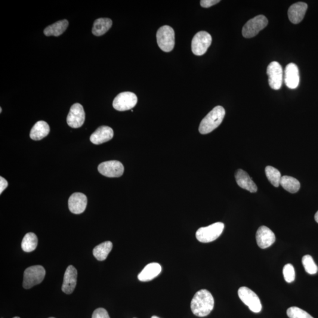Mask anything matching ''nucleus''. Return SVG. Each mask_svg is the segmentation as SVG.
<instances>
[{"instance_id": "10", "label": "nucleus", "mask_w": 318, "mask_h": 318, "mask_svg": "<svg viewBox=\"0 0 318 318\" xmlns=\"http://www.w3.org/2000/svg\"><path fill=\"white\" fill-rule=\"evenodd\" d=\"M267 75L270 87L276 91L280 89L283 80V69L281 65L276 61L271 63L268 67Z\"/></svg>"}, {"instance_id": "4", "label": "nucleus", "mask_w": 318, "mask_h": 318, "mask_svg": "<svg viewBox=\"0 0 318 318\" xmlns=\"http://www.w3.org/2000/svg\"><path fill=\"white\" fill-rule=\"evenodd\" d=\"M157 42L159 47L163 51L170 52L174 48L175 34L174 30L169 26H163L157 31Z\"/></svg>"}, {"instance_id": "14", "label": "nucleus", "mask_w": 318, "mask_h": 318, "mask_svg": "<svg viewBox=\"0 0 318 318\" xmlns=\"http://www.w3.org/2000/svg\"><path fill=\"white\" fill-rule=\"evenodd\" d=\"M88 205V198L85 194L75 193L69 199V208L74 214H81L84 212Z\"/></svg>"}, {"instance_id": "24", "label": "nucleus", "mask_w": 318, "mask_h": 318, "mask_svg": "<svg viewBox=\"0 0 318 318\" xmlns=\"http://www.w3.org/2000/svg\"><path fill=\"white\" fill-rule=\"evenodd\" d=\"M112 248L113 243L110 241H106L95 246L92 253L98 261H104L112 251Z\"/></svg>"}, {"instance_id": "29", "label": "nucleus", "mask_w": 318, "mask_h": 318, "mask_svg": "<svg viewBox=\"0 0 318 318\" xmlns=\"http://www.w3.org/2000/svg\"><path fill=\"white\" fill-rule=\"evenodd\" d=\"M287 315L289 318H314L302 309L293 307L287 310Z\"/></svg>"}, {"instance_id": "25", "label": "nucleus", "mask_w": 318, "mask_h": 318, "mask_svg": "<svg viewBox=\"0 0 318 318\" xmlns=\"http://www.w3.org/2000/svg\"><path fill=\"white\" fill-rule=\"evenodd\" d=\"M280 184L283 189L291 193L298 192L301 187V184L297 179L288 176H283L281 178Z\"/></svg>"}, {"instance_id": "18", "label": "nucleus", "mask_w": 318, "mask_h": 318, "mask_svg": "<svg viewBox=\"0 0 318 318\" xmlns=\"http://www.w3.org/2000/svg\"><path fill=\"white\" fill-rule=\"evenodd\" d=\"M307 9L308 5L303 2H299L292 5L288 10L290 21L293 24L301 23L304 19Z\"/></svg>"}, {"instance_id": "8", "label": "nucleus", "mask_w": 318, "mask_h": 318, "mask_svg": "<svg viewBox=\"0 0 318 318\" xmlns=\"http://www.w3.org/2000/svg\"><path fill=\"white\" fill-rule=\"evenodd\" d=\"M212 41V36L208 32L201 31L197 33L191 42V50L193 53L199 56L206 53L211 45Z\"/></svg>"}, {"instance_id": "23", "label": "nucleus", "mask_w": 318, "mask_h": 318, "mask_svg": "<svg viewBox=\"0 0 318 318\" xmlns=\"http://www.w3.org/2000/svg\"><path fill=\"white\" fill-rule=\"evenodd\" d=\"M69 26V21L63 20L57 21L56 23L48 26L44 30L46 36L58 37L62 35Z\"/></svg>"}, {"instance_id": "7", "label": "nucleus", "mask_w": 318, "mask_h": 318, "mask_svg": "<svg viewBox=\"0 0 318 318\" xmlns=\"http://www.w3.org/2000/svg\"><path fill=\"white\" fill-rule=\"evenodd\" d=\"M239 297L249 310L255 313H259L262 310V306L258 296L247 287L243 286L238 290Z\"/></svg>"}, {"instance_id": "1", "label": "nucleus", "mask_w": 318, "mask_h": 318, "mask_svg": "<svg viewBox=\"0 0 318 318\" xmlns=\"http://www.w3.org/2000/svg\"><path fill=\"white\" fill-rule=\"evenodd\" d=\"M214 298L211 293L206 289L200 290L191 301V310L197 317L208 316L214 308Z\"/></svg>"}, {"instance_id": "11", "label": "nucleus", "mask_w": 318, "mask_h": 318, "mask_svg": "<svg viewBox=\"0 0 318 318\" xmlns=\"http://www.w3.org/2000/svg\"><path fill=\"white\" fill-rule=\"evenodd\" d=\"M124 166L117 160H111L100 163L98 166L100 174L108 178H119L124 173Z\"/></svg>"}, {"instance_id": "34", "label": "nucleus", "mask_w": 318, "mask_h": 318, "mask_svg": "<svg viewBox=\"0 0 318 318\" xmlns=\"http://www.w3.org/2000/svg\"><path fill=\"white\" fill-rule=\"evenodd\" d=\"M315 219H316V221L318 224V211L316 213V215H315Z\"/></svg>"}, {"instance_id": "12", "label": "nucleus", "mask_w": 318, "mask_h": 318, "mask_svg": "<svg viewBox=\"0 0 318 318\" xmlns=\"http://www.w3.org/2000/svg\"><path fill=\"white\" fill-rule=\"evenodd\" d=\"M85 120V112L83 107L79 103L73 104L67 117L68 125L72 128H79L84 124Z\"/></svg>"}, {"instance_id": "35", "label": "nucleus", "mask_w": 318, "mask_h": 318, "mask_svg": "<svg viewBox=\"0 0 318 318\" xmlns=\"http://www.w3.org/2000/svg\"><path fill=\"white\" fill-rule=\"evenodd\" d=\"M159 318L158 317H156V316H153V317H152V318Z\"/></svg>"}, {"instance_id": "5", "label": "nucleus", "mask_w": 318, "mask_h": 318, "mask_svg": "<svg viewBox=\"0 0 318 318\" xmlns=\"http://www.w3.org/2000/svg\"><path fill=\"white\" fill-rule=\"evenodd\" d=\"M45 275V270L41 265H36L26 269L24 273L23 285L28 289L42 282Z\"/></svg>"}, {"instance_id": "9", "label": "nucleus", "mask_w": 318, "mask_h": 318, "mask_svg": "<svg viewBox=\"0 0 318 318\" xmlns=\"http://www.w3.org/2000/svg\"><path fill=\"white\" fill-rule=\"evenodd\" d=\"M137 103V97L134 92H123L117 95L113 102L114 109L120 112L131 110Z\"/></svg>"}, {"instance_id": "20", "label": "nucleus", "mask_w": 318, "mask_h": 318, "mask_svg": "<svg viewBox=\"0 0 318 318\" xmlns=\"http://www.w3.org/2000/svg\"><path fill=\"white\" fill-rule=\"evenodd\" d=\"M162 267L158 263H151L146 265L143 271L138 274V279L141 282L150 281L161 273Z\"/></svg>"}, {"instance_id": "6", "label": "nucleus", "mask_w": 318, "mask_h": 318, "mask_svg": "<svg viewBox=\"0 0 318 318\" xmlns=\"http://www.w3.org/2000/svg\"><path fill=\"white\" fill-rule=\"evenodd\" d=\"M268 24V20L266 17L263 15H258L249 20L243 26V36L247 39L254 38L266 27Z\"/></svg>"}, {"instance_id": "19", "label": "nucleus", "mask_w": 318, "mask_h": 318, "mask_svg": "<svg viewBox=\"0 0 318 318\" xmlns=\"http://www.w3.org/2000/svg\"><path fill=\"white\" fill-rule=\"evenodd\" d=\"M235 178L237 184L242 189L248 190L251 193H255L257 191V186L245 171L242 169L237 170Z\"/></svg>"}, {"instance_id": "32", "label": "nucleus", "mask_w": 318, "mask_h": 318, "mask_svg": "<svg viewBox=\"0 0 318 318\" xmlns=\"http://www.w3.org/2000/svg\"><path fill=\"white\" fill-rule=\"evenodd\" d=\"M220 2L219 0H202L200 1V5L203 8H209L218 4Z\"/></svg>"}, {"instance_id": "21", "label": "nucleus", "mask_w": 318, "mask_h": 318, "mask_svg": "<svg viewBox=\"0 0 318 318\" xmlns=\"http://www.w3.org/2000/svg\"><path fill=\"white\" fill-rule=\"evenodd\" d=\"M50 126L45 121H39L31 130L30 136L33 140H40L50 133Z\"/></svg>"}, {"instance_id": "27", "label": "nucleus", "mask_w": 318, "mask_h": 318, "mask_svg": "<svg viewBox=\"0 0 318 318\" xmlns=\"http://www.w3.org/2000/svg\"><path fill=\"white\" fill-rule=\"evenodd\" d=\"M265 174L269 181L274 187L279 186L281 180V174L278 170L273 166H268L265 168Z\"/></svg>"}, {"instance_id": "38", "label": "nucleus", "mask_w": 318, "mask_h": 318, "mask_svg": "<svg viewBox=\"0 0 318 318\" xmlns=\"http://www.w3.org/2000/svg\"><path fill=\"white\" fill-rule=\"evenodd\" d=\"M53 318V317H51V318Z\"/></svg>"}, {"instance_id": "16", "label": "nucleus", "mask_w": 318, "mask_h": 318, "mask_svg": "<svg viewBox=\"0 0 318 318\" xmlns=\"http://www.w3.org/2000/svg\"><path fill=\"white\" fill-rule=\"evenodd\" d=\"M77 278V271L76 269L70 265L65 272L62 291L66 294H71L75 290Z\"/></svg>"}, {"instance_id": "3", "label": "nucleus", "mask_w": 318, "mask_h": 318, "mask_svg": "<svg viewBox=\"0 0 318 318\" xmlns=\"http://www.w3.org/2000/svg\"><path fill=\"white\" fill-rule=\"evenodd\" d=\"M224 227L225 225L222 222H217L207 227H200L196 231V238L202 243L212 242L221 235Z\"/></svg>"}, {"instance_id": "30", "label": "nucleus", "mask_w": 318, "mask_h": 318, "mask_svg": "<svg viewBox=\"0 0 318 318\" xmlns=\"http://www.w3.org/2000/svg\"><path fill=\"white\" fill-rule=\"evenodd\" d=\"M283 274L286 282L291 283L295 279V269L291 264H287L284 267Z\"/></svg>"}, {"instance_id": "22", "label": "nucleus", "mask_w": 318, "mask_h": 318, "mask_svg": "<svg viewBox=\"0 0 318 318\" xmlns=\"http://www.w3.org/2000/svg\"><path fill=\"white\" fill-rule=\"evenodd\" d=\"M112 26V21L110 18H101L94 21L92 33L95 36H101L106 33Z\"/></svg>"}, {"instance_id": "13", "label": "nucleus", "mask_w": 318, "mask_h": 318, "mask_svg": "<svg viewBox=\"0 0 318 318\" xmlns=\"http://www.w3.org/2000/svg\"><path fill=\"white\" fill-rule=\"evenodd\" d=\"M256 242L259 248L267 249L275 242L276 237L270 228L262 226L259 228L256 234Z\"/></svg>"}, {"instance_id": "36", "label": "nucleus", "mask_w": 318, "mask_h": 318, "mask_svg": "<svg viewBox=\"0 0 318 318\" xmlns=\"http://www.w3.org/2000/svg\"><path fill=\"white\" fill-rule=\"evenodd\" d=\"M1 112H2V109L1 108V110H0V113H1Z\"/></svg>"}, {"instance_id": "28", "label": "nucleus", "mask_w": 318, "mask_h": 318, "mask_svg": "<svg viewBox=\"0 0 318 318\" xmlns=\"http://www.w3.org/2000/svg\"><path fill=\"white\" fill-rule=\"evenodd\" d=\"M302 264L305 270L309 274H314L317 273L318 268L311 255H305L302 258Z\"/></svg>"}, {"instance_id": "15", "label": "nucleus", "mask_w": 318, "mask_h": 318, "mask_svg": "<svg viewBox=\"0 0 318 318\" xmlns=\"http://www.w3.org/2000/svg\"><path fill=\"white\" fill-rule=\"evenodd\" d=\"M285 85L289 89H295L298 88L300 82V77L298 67L294 63L287 65L284 76Z\"/></svg>"}, {"instance_id": "26", "label": "nucleus", "mask_w": 318, "mask_h": 318, "mask_svg": "<svg viewBox=\"0 0 318 318\" xmlns=\"http://www.w3.org/2000/svg\"><path fill=\"white\" fill-rule=\"evenodd\" d=\"M38 238L36 234L33 233H28L24 236L22 242H21V248L24 252H31L35 251L38 246Z\"/></svg>"}, {"instance_id": "2", "label": "nucleus", "mask_w": 318, "mask_h": 318, "mask_svg": "<svg viewBox=\"0 0 318 318\" xmlns=\"http://www.w3.org/2000/svg\"><path fill=\"white\" fill-rule=\"evenodd\" d=\"M225 116V110L223 107H215L206 116L200 123L199 131L202 135L208 134L214 131L221 124Z\"/></svg>"}, {"instance_id": "33", "label": "nucleus", "mask_w": 318, "mask_h": 318, "mask_svg": "<svg viewBox=\"0 0 318 318\" xmlns=\"http://www.w3.org/2000/svg\"><path fill=\"white\" fill-rule=\"evenodd\" d=\"M8 186V182L4 178L0 177V194H2Z\"/></svg>"}, {"instance_id": "31", "label": "nucleus", "mask_w": 318, "mask_h": 318, "mask_svg": "<svg viewBox=\"0 0 318 318\" xmlns=\"http://www.w3.org/2000/svg\"><path fill=\"white\" fill-rule=\"evenodd\" d=\"M92 318H110L107 311L104 308H98L92 314Z\"/></svg>"}, {"instance_id": "17", "label": "nucleus", "mask_w": 318, "mask_h": 318, "mask_svg": "<svg viewBox=\"0 0 318 318\" xmlns=\"http://www.w3.org/2000/svg\"><path fill=\"white\" fill-rule=\"evenodd\" d=\"M113 135L112 128L109 126H102L91 135V141L94 144H101L112 139Z\"/></svg>"}, {"instance_id": "37", "label": "nucleus", "mask_w": 318, "mask_h": 318, "mask_svg": "<svg viewBox=\"0 0 318 318\" xmlns=\"http://www.w3.org/2000/svg\"><path fill=\"white\" fill-rule=\"evenodd\" d=\"M20 318V317H14V318Z\"/></svg>"}]
</instances>
